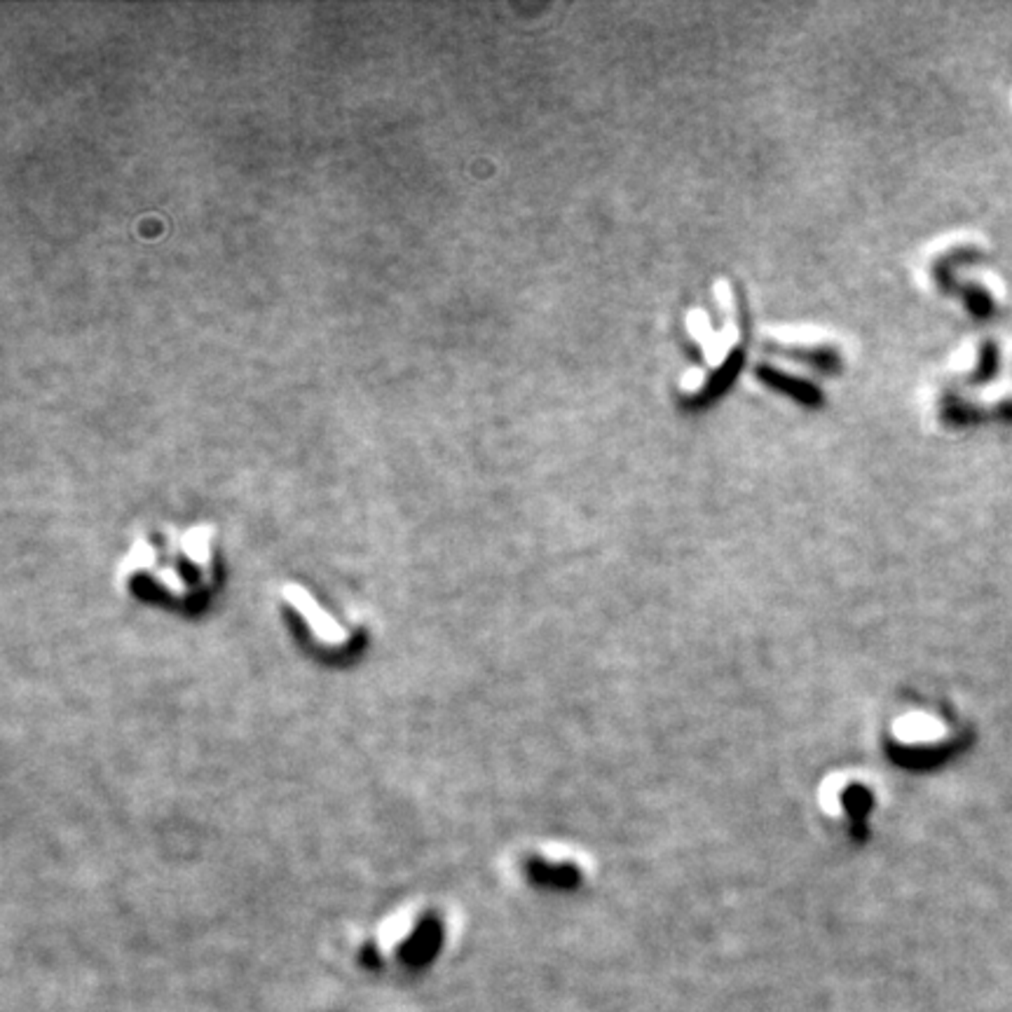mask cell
Returning <instances> with one entry per match:
<instances>
[{
    "label": "cell",
    "instance_id": "6da1fadb",
    "mask_svg": "<svg viewBox=\"0 0 1012 1012\" xmlns=\"http://www.w3.org/2000/svg\"><path fill=\"white\" fill-rule=\"evenodd\" d=\"M223 579V546L206 522L139 532L115 565V586L127 598L181 617L206 610Z\"/></svg>",
    "mask_w": 1012,
    "mask_h": 1012
},
{
    "label": "cell",
    "instance_id": "7a4b0ae2",
    "mask_svg": "<svg viewBox=\"0 0 1012 1012\" xmlns=\"http://www.w3.org/2000/svg\"><path fill=\"white\" fill-rule=\"evenodd\" d=\"M281 621L300 650L328 666L354 661L368 644L363 619L333 605L307 581H284L274 593Z\"/></svg>",
    "mask_w": 1012,
    "mask_h": 1012
},
{
    "label": "cell",
    "instance_id": "3957f363",
    "mask_svg": "<svg viewBox=\"0 0 1012 1012\" xmlns=\"http://www.w3.org/2000/svg\"><path fill=\"white\" fill-rule=\"evenodd\" d=\"M441 937L443 914L439 907L427 900H413L385 914L368 933L366 944L380 961L417 963L436 951Z\"/></svg>",
    "mask_w": 1012,
    "mask_h": 1012
}]
</instances>
